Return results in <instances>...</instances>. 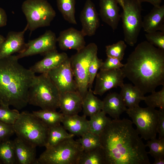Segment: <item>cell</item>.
Segmentation results:
<instances>
[{
  "instance_id": "obj_3",
  "label": "cell",
  "mask_w": 164,
  "mask_h": 164,
  "mask_svg": "<svg viewBox=\"0 0 164 164\" xmlns=\"http://www.w3.org/2000/svg\"><path fill=\"white\" fill-rule=\"evenodd\" d=\"M18 60L13 55L0 59V105L20 110L28 104L29 89L36 76Z\"/></svg>"
},
{
  "instance_id": "obj_32",
  "label": "cell",
  "mask_w": 164,
  "mask_h": 164,
  "mask_svg": "<svg viewBox=\"0 0 164 164\" xmlns=\"http://www.w3.org/2000/svg\"><path fill=\"white\" fill-rule=\"evenodd\" d=\"M76 140L81 145L84 151L101 147L99 135L88 132Z\"/></svg>"
},
{
  "instance_id": "obj_8",
  "label": "cell",
  "mask_w": 164,
  "mask_h": 164,
  "mask_svg": "<svg viewBox=\"0 0 164 164\" xmlns=\"http://www.w3.org/2000/svg\"><path fill=\"white\" fill-rule=\"evenodd\" d=\"M141 3L138 0H124L120 14L125 41L130 46L137 43L142 28Z\"/></svg>"
},
{
  "instance_id": "obj_40",
  "label": "cell",
  "mask_w": 164,
  "mask_h": 164,
  "mask_svg": "<svg viewBox=\"0 0 164 164\" xmlns=\"http://www.w3.org/2000/svg\"><path fill=\"white\" fill-rule=\"evenodd\" d=\"M14 134L13 125L7 124L0 121V142L9 139Z\"/></svg>"
},
{
  "instance_id": "obj_41",
  "label": "cell",
  "mask_w": 164,
  "mask_h": 164,
  "mask_svg": "<svg viewBox=\"0 0 164 164\" xmlns=\"http://www.w3.org/2000/svg\"><path fill=\"white\" fill-rule=\"evenodd\" d=\"M159 118L157 126V133L159 139L164 138V109L159 108L158 110Z\"/></svg>"
},
{
  "instance_id": "obj_30",
  "label": "cell",
  "mask_w": 164,
  "mask_h": 164,
  "mask_svg": "<svg viewBox=\"0 0 164 164\" xmlns=\"http://www.w3.org/2000/svg\"><path fill=\"white\" fill-rule=\"evenodd\" d=\"M75 5V0H57L58 9L63 19L70 23L77 25Z\"/></svg>"
},
{
  "instance_id": "obj_34",
  "label": "cell",
  "mask_w": 164,
  "mask_h": 164,
  "mask_svg": "<svg viewBox=\"0 0 164 164\" xmlns=\"http://www.w3.org/2000/svg\"><path fill=\"white\" fill-rule=\"evenodd\" d=\"M105 47L107 56L116 58L121 61L123 60L127 47L124 41L120 40L115 43L106 46Z\"/></svg>"
},
{
  "instance_id": "obj_28",
  "label": "cell",
  "mask_w": 164,
  "mask_h": 164,
  "mask_svg": "<svg viewBox=\"0 0 164 164\" xmlns=\"http://www.w3.org/2000/svg\"><path fill=\"white\" fill-rule=\"evenodd\" d=\"M78 164H105V155L101 147L83 151Z\"/></svg>"
},
{
  "instance_id": "obj_19",
  "label": "cell",
  "mask_w": 164,
  "mask_h": 164,
  "mask_svg": "<svg viewBox=\"0 0 164 164\" xmlns=\"http://www.w3.org/2000/svg\"><path fill=\"white\" fill-rule=\"evenodd\" d=\"M117 0H99L100 15L102 21L114 31L121 19Z\"/></svg>"
},
{
  "instance_id": "obj_31",
  "label": "cell",
  "mask_w": 164,
  "mask_h": 164,
  "mask_svg": "<svg viewBox=\"0 0 164 164\" xmlns=\"http://www.w3.org/2000/svg\"><path fill=\"white\" fill-rule=\"evenodd\" d=\"M0 164H17L13 140L0 142Z\"/></svg>"
},
{
  "instance_id": "obj_1",
  "label": "cell",
  "mask_w": 164,
  "mask_h": 164,
  "mask_svg": "<svg viewBox=\"0 0 164 164\" xmlns=\"http://www.w3.org/2000/svg\"><path fill=\"white\" fill-rule=\"evenodd\" d=\"M130 120H111L100 135L105 164H150L146 146Z\"/></svg>"
},
{
  "instance_id": "obj_22",
  "label": "cell",
  "mask_w": 164,
  "mask_h": 164,
  "mask_svg": "<svg viewBox=\"0 0 164 164\" xmlns=\"http://www.w3.org/2000/svg\"><path fill=\"white\" fill-rule=\"evenodd\" d=\"M61 123L67 131L74 136H82L89 132L88 120L84 115H64Z\"/></svg>"
},
{
  "instance_id": "obj_35",
  "label": "cell",
  "mask_w": 164,
  "mask_h": 164,
  "mask_svg": "<svg viewBox=\"0 0 164 164\" xmlns=\"http://www.w3.org/2000/svg\"><path fill=\"white\" fill-rule=\"evenodd\" d=\"M20 113L16 109H11L9 106L0 105V121L4 123L13 125Z\"/></svg>"
},
{
  "instance_id": "obj_27",
  "label": "cell",
  "mask_w": 164,
  "mask_h": 164,
  "mask_svg": "<svg viewBox=\"0 0 164 164\" xmlns=\"http://www.w3.org/2000/svg\"><path fill=\"white\" fill-rule=\"evenodd\" d=\"M42 121L48 128L60 124L64 115L55 110L42 109L32 113Z\"/></svg>"
},
{
  "instance_id": "obj_42",
  "label": "cell",
  "mask_w": 164,
  "mask_h": 164,
  "mask_svg": "<svg viewBox=\"0 0 164 164\" xmlns=\"http://www.w3.org/2000/svg\"><path fill=\"white\" fill-rule=\"evenodd\" d=\"M7 21V15L5 11L0 7V27L5 26Z\"/></svg>"
},
{
  "instance_id": "obj_4",
  "label": "cell",
  "mask_w": 164,
  "mask_h": 164,
  "mask_svg": "<svg viewBox=\"0 0 164 164\" xmlns=\"http://www.w3.org/2000/svg\"><path fill=\"white\" fill-rule=\"evenodd\" d=\"M60 93L47 73L36 76L28 94V104L42 109L56 110L59 108Z\"/></svg>"
},
{
  "instance_id": "obj_39",
  "label": "cell",
  "mask_w": 164,
  "mask_h": 164,
  "mask_svg": "<svg viewBox=\"0 0 164 164\" xmlns=\"http://www.w3.org/2000/svg\"><path fill=\"white\" fill-rule=\"evenodd\" d=\"M107 59L103 62L100 68L101 70H110L121 68L124 65L121 61L116 58L107 56Z\"/></svg>"
},
{
  "instance_id": "obj_12",
  "label": "cell",
  "mask_w": 164,
  "mask_h": 164,
  "mask_svg": "<svg viewBox=\"0 0 164 164\" xmlns=\"http://www.w3.org/2000/svg\"><path fill=\"white\" fill-rule=\"evenodd\" d=\"M60 94L77 91V87L68 57L58 67L47 73Z\"/></svg>"
},
{
  "instance_id": "obj_43",
  "label": "cell",
  "mask_w": 164,
  "mask_h": 164,
  "mask_svg": "<svg viewBox=\"0 0 164 164\" xmlns=\"http://www.w3.org/2000/svg\"><path fill=\"white\" fill-rule=\"evenodd\" d=\"M141 3L142 2H149L152 4L154 7H159L162 0H138Z\"/></svg>"
},
{
  "instance_id": "obj_46",
  "label": "cell",
  "mask_w": 164,
  "mask_h": 164,
  "mask_svg": "<svg viewBox=\"0 0 164 164\" xmlns=\"http://www.w3.org/2000/svg\"><path fill=\"white\" fill-rule=\"evenodd\" d=\"M118 3L121 6L122 9L123 8L124 5V0H117Z\"/></svg>"
},
{
  "instance_id": "obj_5",
  "label": "cell",
  "mask_w": 164,
  "mask_h": 164,
  "mask_svg": "<svg viewBox=\"0 0 164 164\" xmlns=\"http://www.w3.org/2000/svg\"><path fill=\"white\" fill-rule=\"evenodd\" d=\"M13 126L17 137L36 147L45 146L49 128L32 113L22 112Z\"/></svg>"
},
{
  "instance_id": "obj_44",
  "label": "cell",
  "mask_w": 164,
  "mask_h": 164,
  "mask_svg": "<svg viewBox=\"0 0 164 164\" xmlns=\"http://www.w3.org/2000/svg\"><path fill=\"white\" fill-rule=\"evenodd\" d=\"M154 159L155 161L153 164H164V156L159 157Z\"/></svg>"
},
{
  "instance_id": "obj_13",
  "label": "cell",
  "mask_w": 164,
  "mask_h": 164,
  "mask_svg": "<svg viewBox=\"0 0 164 164\" xmlns=\"http://www.w3.org/2000/svg\"><path fill=\"white\" fill-rule=\"evenodd\" d=\"M93 93L94 94L102 96L113 88L121 87L125 78L121 69L101 70L97 73Z\"/></svg>"
},
{
  "instance_id": "obj_17",
  "label": "cell",
  "mask_w": 164,
  "mask_h": 164,
  "mask_svg": "<svg viewBox=\"0 0 164 164\" xmlns=\"http://www.w3.org/2000/svg\"><path fill=\"white\" fill-rule=\"evenodd\" d=\"M43 58L29 68L34 73H47L59 66L69 57L65 52L59 53L57 50L50 52Z\"/></svg>"
},
{
  "instance_id": "obj_11",
  "label": "cell",
  "mask_w": 164,
  "mask_h": 164,
  "mask_svg": "<svg viewBox=\"0 0 164 164\" xmlns=\"http://www.w3.org/2000/svg\"><path fill=\"white\" fill-rule=\"evenodd\" d=\"M57 38L54 32L50 30H46L38 38L29 41L23 51L16 56L19 59L38 54L44 55L56 50Z\"/></svg>"
},
{
  "instance_id": "obj_24",
  "label": "cell",
  "mask_w": 164,
  "mask_h": 164,
  "mask_svg": "<svg viewBox=\"0 0 164 164\" xmlns=\"http://www.w3.org/2000/svg\"><path fill=\"white\" fill-rule=\"evenodd\" d=\"M120 87L119 94L126 106L128 108L139 106L140 102L143 100L145 97L140 90L130 84H123Z\"/></svg>"
},
{
  "instance_id": "obj_16",
  "label": "cell",
  "mask_w": 164,
  "mask_h": 164,
  "mask_svg": "<svg viewBox=\"0 0 164 164\" xmlns=\"http://www.w3.org/2000/svg\"><path fill=\"white\" fill-rule=\"evenodd\" d=\"M28 29L26 25L22 31L8 32L0 47V59L8 57L15 53H21L24 49L26 43L24 35Z\"/></svg>"
},
{
  "instance_id": "obj_14",
  "label": "cell",
  "mask_w": 164,
  "mask_h": 164,
  "mask_svg": "<svg viewBox=\"0 0 164 164\" xmlns=\"http://www.w3.org/2000/svg\"><path fill=\"white\" fill-rule=\"evenodd\" d=\"M80 20L82 26L81 32L85 36L95 35L100 26L98 14L94 4L91 0H87L81 12Z\"/></svg>"
},
{
  "instance_id": "obj_15",
  "label": "cell",
  "mask_w": 164,
  "mask_h": 164,
  "mask_svg": "<svg viewBox=\"0 0 164 164\" xmlns=\"http://www.w3.org/2000/svg\"><path fill=\"white\" fill-rule=\"evenodd\" d=\"M85 36L81 31L70 27L61 31L57 38L60 49L79 51L86 45Z\"/></svg>"
},
{
  "instance_id": "obj_25",
  "label": "cell",
  "mask_w": 164,
  "mask_h": 164,
  "mask_svg": "<svg viewBox=\"0 0 164 164\" xmlns=\"http://www.w3.org/2000/svg\"><path fill=\"white\" fill-rule=\"evenodd\" d=\"M103 106V101L94 95L91 89H89L82 98L83 115L90 117L102 110Z\"/></svg>"
},
{
  "instance_id": "obj_10",
  "label": "cell",
  "mask_w": 164,
  "mask_h": 164,
  "mask_svg": "<svg viewBox=\"0 0 164 164\" xmlns=\"http://www.w3.org/2000/svg\"><path fill=\"white\" fill-rule=\"evenodd\" d=\"M125 111L136 126V130L142 139L149 140L156 138L158 110L148 106L142 108L139 106L127 108Z\"/></svg>"
},
{
  "instance_id": "obj_29",
  "label": "cell",
  "mask_w": 164,
  "mask_h": 164,
  "mask_svg": "<svg viewBox=\"0 0 164 164\" xmlns=\"http://www.w3.org/2000/svg\"><path fill=\"white\" fill-rule=\"evenodd\" d=\"M90 117V120H88L89 132L99 136L111 120L106 116L102 110Z\"/></svg>"
},
{
  "instance_id": "obj_21",
  "label": "cell",
  "mask_w": 164,
  "mask_h": 164,
  "mask_svg": "<svg viewBox=\"0 0 164 164\" xmlns=\"http://www.w3.org/2000/svg\"><path fill=\"white\" fill-rule=\"evenodd\" d=\"M142 28L146 33L164 32V5L154 7L142 20Z\"/></svg>"
},
{
  "instance_id": "obj_38",
  "label": "cell",
  "mask_w": 164,
  "mask_h": 164,
  "mask_svg": "<svg viewBox=\"0 0 164 164\" xmlns=\"http://www.w3.org/2000/svg\"><path fill=\"white\" fill-rule=\"evenodd\" d=\"M103 62L102 60L98 58L97 55L91 62L88 69V89H91L97 71L102 65Z\"/></svg>"
},
{
  "instance_id": "obj_33",
  "label": "cell",
  "mask_w": 164,
  "mask_h": 164,
  "mask_svg": "<svg viewBox=\"0 0 164 164\" xmlns=\"http://www.w3.org/2000/svg\"><path fill=\"white\" fill-rule=\"evenodd\" d=\"M151 93V95L145 96L143 99L148 106L164 109V86L160 91Z\"/></svg>"
},
{
  "instance_id": "obj_6",
  "label": "cell",
  "mask_w": 164,
  "mask_h": 164,
  "mask_svg": "<svg viewBox=\"0 0 164 164\" xmlns=\"http://www.w3.org/2000/svg\"><path fill=\"white\" fill-rule=\"evenodd\" d=\"M73 138H67L46 148L37 159V164H78L84 150Z\"/></svg>"
},
{
  "instance_id": "obj_37",
  "label": "cell",
  "mask_w": 164,
  "mask_h": 164,
  "mask_svg": "<svg viewBox=\"0 0 164 164\" xmlns=\"http://www.w3.org/2000/svg\"><path fill=\"white\" fill-rule=\"evenodd\" d=\"M145 36L147 41L164 50V32L157 31L147 32Z\"/></svg>"
},
{
  "instance_id": "obj_2",
  "label": "cell",
  "mask_w": 164,
  "mask_h": 164,
  "mask_svg": "<svg viewBox=\"0 0 164 164\" xmlns=\"http://www.w3.org/2000/svg\"><path fill=\"white\" fill-rule=\"evenodd\" d=\"M125 76L145 95L164 86V50L144 41L138 44L121 68Z\"/></svg>"
},
{
  "instance_id": "obj_23",
  "label": "cell",
  "mask_w": 164,
  "mask_h": 164,
  "mask_svg": "<svg viewBox=\"0 0 164 164\" xmlns=\"http://www.w3.org/2000/svg\"><path fill=\"white\" fill-rule=\"evenodd\" d=\"M102 110L114 119L119 118L126 110V106L119 94L116 92L108 94L104 99Z\"/></svg>"
},
{
  "instance_id": "obj_36",
  "label": "cell",
  "mask_w": 164,
  "mask_h": 164,
  "mask_svg": "<svg viewBox=\"0 0 164 164\" xmlns=\"http://www.w3.org/2000/svg\"><path fill=\"white\" fill-rule=\"evenodd\" d=\"M150 140L145 145L149 148L148 154L154 158L164 156V138L157 139L155 138Z\"/></svg>"
},
{
  "instance_id": "obj_9",
  "label": "cell",
  "mask_w": 164,
  "mask_h": 164,
  "mask_svg": "<svg viewBox=\"0 0 164 164\" xmlns=\"http://www.w3.org/2000/svg\"><path fill=\"white\" fill-rule=\"evenodd\" d=\"M31 32L39 27L49 26L56 12L46 0H26L22 6Z\"/></svg>"
},
{
  "instance_id": "obj_18",
  "label": "cell",
  "mask_w": 164,
  "mask_h": 164,
  "mask_svg": "<svg viewBox=\"0 0 164 164\" xmlns=\"http://www.w3.org/2000/svg\"><path fill=\"white\" fill-rule=\"evenodd\" d=\"M82 98L77 91L60 94L59 108L63 115L78 114L82 110Z\"/></svg>"
},
{
  "instance_id": "obj_20",
  "label": "cell",
  "mask_w": 164,
  "mask_h": 164,
  "mask_svg": "<svg viewBox=\"0 0 164 164\" xmlns=\"http://www.w3.org/2000/svg\"><path fill=\"white\" fill-rule=\"evenodd\" d=\"M13 142L17 164H37L36 147L18 137Z\"/></svg>"
},
{
  "instance_id": "obj_7",
  "label": "cell",
  "mask_w": 164,
  "mask_h": 164,
  "mask_svg": "<svg viewBox=\"0 0 164 164\" xmlns=\"http://www.w3.org/2000/svg\"><path fill=\"white\" fill-rule=\"evenodd\" d=\"M97 45L94 43H91L77 51L70 58L77 91L82 98L88 89L89 67L91 62L97 55Z\"/></svg>"
},
{
  "instance_id": "obj_45",
  "label": "cell",
  "mask_w": 164,
  "mask_h": 164,
  "mask_svg": "<svg viewBox=\"0 0 164 164\" xmlns=\"http://www.w3.org/2000/svg\"><path fill=\"white\" fill-rule=\"evenodd\" d=\"M5 38L2 35L0 34V47L4 41Z\"/></svg>"
},
{
  "instance_id": "obj_26",
  "label": "cell",
  "mask_w": 164,
  "mask_h": 164,
  "mask_svg": "<svg viewBox=\"0 0 164 164\" xmlns=\"http://www.w3.org/2000/svg\"><path fill=\"white\" fill-rule=\"evenodd\" d=\"M74 135L68 133L60 124L49 128L47 140L44 147L46 148L53 146Z\"/></svg>"
}]
</instances>
